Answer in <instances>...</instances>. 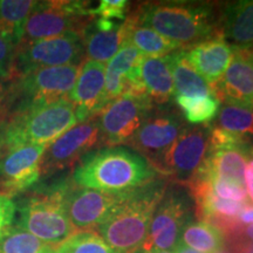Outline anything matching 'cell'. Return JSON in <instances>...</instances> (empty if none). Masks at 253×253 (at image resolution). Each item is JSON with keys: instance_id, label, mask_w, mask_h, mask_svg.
<instances>
[{"instance_id": "1", "label": "cell", "mask_w": 253, "mask_h": 253, "mask_svg": "<svg viewBox=\"0 0 253 253\" xmlns=\"http://www.w3.org/2000/svg\"><path fill=\"white\" fill-rule=\"evenodd\" d=\"M144 156L125 147L91 151L79 162L72 175L77 185L106 192H126L158 178Z\"/></svg>"}, {"instance_id": "2", "label": "cell", "mask_w": 253, "mask_h": 253, "mask_svg": "<svg viewBox=\"0 0 253 253\" xmlns=\"http://www.w3.org/2000/svg\"><path fill=\"white\" fill-rule=\"evenodd\" d=\"M138 23L189 49L219 34L218 14L210 2H145L132 12Z\"/></svg>"}, {"instance_id": "3", "label": "cell", "mask_w": 253, "mask_h": 253, "mask_svg": "<svg viewBox=\"0 0 253 253\" xmlns=\"http://www.w3.org/2000/svg\"><path fill=\"white\" fill-rule=\"evenodd\" d=\"M167 189V182L157 178L126 191L121 204L97 227L96 232L116 253L137 252L143 245L151 218Z\"/></svg>"}, {"instance_id": "4", "label": "cell", "mask_w": 253, "mask_h": 253, "mask_svg": "<svg viewBox=\"0 0 253 253\" xmlns=\"http://www.w3.org/2000/svg\"><path fill=\"white\" fill-rule=\"evenodd\" d=\"M61 184L28 196L19 210L18 226L53 248H59L77 232L63 207Z\"/></svg>"}, {"instance_id": "5", "label": "cell", "mask_w": 253, "mask_h": 253, "mask_svg": "<svg viewBox=\"0 0 253 253\" xmlns=\"http://www.w3.org/2000/svg\"><path fill=\"white\" fill-rule=\"evenodd\" d=\"M89 4L86 1L65 0L37 1L25 24L20 43L52 39L69 32L82 34L87 25L94 19L90 14Z\"/></svg>"}, {"instance_id": "6", "label": "cell", "mask_w": 253, "mask_h": 253, "mask_svg": "<svg viewBox=\"0 0 253 253\" xmlns=\"http://www.w3.org/2000/svg\"><path fill=\"white\" fill-rule=\"evenodd\" d=\"M84 55L82 34L69 32L63 36L20 43L15 48L14 80L40 68L82 65Z\"/></svg>"}, {"instance_id": "7", "label": "cell", "mask_w": 253, "mask_h": 253, "mask_svg": "<svg viewBox=\"0 0 253 253\" xmlns=\"http://www.w3.org/2000/svg\"><path fill=\"white\" fill-rule=\"evenodd\" d=\"M154 109L147 94L126 93L97 114L101 144H128Z\"/></svg>"}, {"instance_id": "8", "label": "cell", "mask_w": 253, "mask_h": 253, "mask_svg": "<svg viewBox=\"0 0 253 253\" xmlns=\"http://www.w3.org/2000/svg\"><path fill=\"white\" fill-rule=\"evenodd\" d=\"M191 217V195L181 188H168L155 210L148 235L138 251L173 250Z\"/></svg>"}, {"instance_id": "9", "label": "cell", "mask_w": 253, "mask_h": 253, "mask_svg": "<svg viewBox=\"0 0 253 253\" xmlns=\"http://www.w3.org/2000/svg\"><path fill=\"white\" fill-rule=\"evenodd\" d=\"M62 202L75 231H96L121 204L126 192L84 188L72 179L62 182Z\"/></svg>"}, {"instance_id": "10", "label": "cell", "mask_w": 253, "mask_h": 253, "mask_svg": "<svg viewBox=\"0 0 253 253\" xmlns=\"http://www.w3.org/2000/svg\"><path fill=\"white\" fill-rule=\"evenodd\" d=\"M210 125L186 126L178 138L151 164L158 173L171 177L179 184H189L209 150Z\"/></svg>"}, {"instance_id": "11", "label": "cell", "mask_w": 253, "mask_h": 253, "mask_svg": "<svg viewBox=\"0 0 253 253\" xmlns=\"http://www.w3.org/2000/svg\"><path fill=\"white\" fill-rule=\"evenodd\" d=\"M81 65L58 66L33 71L11 81L18 106L47 104L68 99L79 77Z\"/></svg>"}, {"instance_id": "12", "label": "cell", "mask_w": 253, "mask_h": 253, "mask_svg": "<svg viewBox=\"0 0 253 253\" xmlns=\"http://www.w3.org/2000/svg\"><path fill=\"white\" fill-rule=\"evenodd\" d=\"M101 144L97 116L81 122L47 145L41 158V175L49 176L80 162Z\"/></svg>"}, {"instance_id": "13", "label": "cell", "mask_w": 253, "mask_h": 253, "mask_svg": "<svg viewBox=\"0 0 253 253\" xmlns=\"http://www.w3.org/2000/svg\"><path fill=\"white\" fill-rule=\"evenodd\" d=\"M186 128L183 116L171 108L153 109L129 145L153 164Z\"/></svg>"}, {"instance_id": "14", "label": "cell", "mask_w": 253, "mask_h": 253, "mask_svg": "<svg viewBox=\"0 0 253 253\" xmlns=\"http://www.w3.org/2000/svg\"><path fill=\"white\" fill-rule=\"evenodd\" d=\"M47 145L25 144L0 158V195L12 198L40 179V163Z\"/></svg>"}, {"instance_id": "15", "label": "cell", "mask_w": 253, "mask_h": 253, "mask_svg": "<svg viewBox=\"0 0 253 253\" xmlns=\"http://www.w3.org/2000/svg\"><path fill=\"white\" fill-rule=\"evenodd\" d=\"M214 97L231 106L253 110V50L235 48L223 78L212 88Z\"/></svg>"}, {"instance_id": "16", "label": "cell", "mask_w": 253, "mask_h": 253, "mask_svg": "<svg viewBox=\"0 0 253 253\" xmlns=\"http://www.w3.org/2000/svg\"><path fill=\"white\" fill-rule=\"evenodd\" d=\"M106 65L86 60L81 65L79 77L68 95L77 109L79 123L94 118L103 109Z\"/></svg>"}, {"instance_id": "17", "label": "cell", "mask_w": 253, "mask_h": 253, "mask_svg": "<svg viewBox=\"0 0 253 253\" xmlns=\"http://www.w3.org/2000/svg\"><path fill=\"white\" fill-rule=\"evenodd\" d=\"M184 50L190 65L208 82L211 90L223 78L233 54V47L220 34Z\"/></svg>"}, {"instance_id": "18", "label": "cell", "mask_w": 253, "mask_h": 253, "mask_svg": "<svg viewBox=\"0 0 253 253\" xmlns=\"http://www.w3.org/2000/svg\"><path fill=\"white\" fill-rule=\"evenodd\" d=\"M219 34L235 48H253V0H239L221 6Z\"/></svg>"}, {"instance_id": "19", "label": "cell", "mask_w": 253, "mask_h": 253, "mask_svg": "<svg viewBox=\"0 0 253 253\" xmlns=\"http://www.w3.org/2000/svg\"><path fill=\"white\" fill-rule=\"evenodd\" d=\"M142 58L143 55L131 43L125 40L119 52L106 66L103 108L116 97L126 93L128 79L140 65Z\"/></svg>"}, {"instance_id": "20", "label": "cell", "mask_w": 253, "mask_h": 253, "mask_svg": "<svg viewBox=\"0 0 253 253\" xmlns=\"http://www.w3.org/2000/svg\"><path fill=\"white\" fill-rule=\"evenodd\" d=\"M252 154L253 145L208 150L201 168L210 177H221L244 184L245 167Z\"/></svg>"}, {"instance_id": "21", "label": "cell", "mask_w": 253, "mask_h": 253, "mask_svg": "<svg viewBox=\"0 0 253 253\" xmlns=\"http://www.w3.org/2000/svg\"><path fill=\"white\" fill-rule=\"evenodd\" d=\"M140 78L145 93L154 103H168L175 96L172 74L166 56H143L140 62Z\"/></svg>"}, {"instance_id": "22", "label": "cell", "mask_w": 253, "mask_h": 253, "mask_svg": "<svg viewBox=\"0 0 253 253\" xmlns=\"http://www.w3.org/2000/svg\"><path fill=\"white\" fill-rule=\"evenodd\" d=\"M166 60L172 74L175 95L186 97L213 95L208 82L190 65L185 56L184 49H178L166 55Z\"/></svg>"}, {"instance_id": "23", "label": "cell", "mask_w": 253, "mask_h": 253, "mask_svg": "<svg viewBox=\"0 0 253 253\" xmlns=\"http://www.w3.org/2000/svg\"><path fill=\"white\" fill-rule=\"evenodd\" d=\"M125 21L118 30L103 32L97 30L91 20L82 32L84 55L90 61L106 65L121 48L122 43L125 42Z\"/></svg>"}, {"instance_id": "24", "label": "cell", "mask_w": 253, "mask_h": 253, "mask_svg": "<svg viewBox=\"0 0 253 253\" xmlns=\"http://www.w3.org/2000/svg\"><path fill=\"white\" fill-rule=\"evenodd\" d=\"M125 26V40L131 43L143 56H166L182 49L176 43L158 34L156 31L138 23L132 13L128 14Z\"/></svg>"}, {"instance_id": "25", "label": "cell", "mask_w": 253, "mask_h": 253, "mask_svg": "<svg viewBox=\"0 0 253 253\" xmlns=\"http://www.w3.org/2000/svg\"><path fill=\"white\" fill-rule=\"evenodd\" d=\"M36 2L33 0H0V36L14 48L21 42L25 24Z\"/></svg>"}, {"instance_id": "26", "label": "cell", "mask_w": 253, "mask_h": 253, "mask_svg": "<svg viewBox=\"0 0 253 253\" xmlns=\"http://www.w3.org/2000/svg\"><path fill=\"white\" fill-rule=\"evenodd\" d=\"M179 242L203 253H213L223 249L225 238L216 227L205 221H190L181 233Z\"/></svg>"}, {"instance_id": "27", "label": "cell", "mask_w": 253, "mask_h": 253, "mask_svg": "<svg viewBox=\"0 0 253 253\" xmlns=\"http://www.w3.org/2000/svg\"><path fill=\"white\" fill-rule=\"evenodd\" d=\"M175 101L182 109L186 121L194 125H198V123L209 125V122L217 118L220 109L219 100L213 95L198 97L175 95Z\"/></svg>"}, {"instance_id": "28", "label": "cell", "mask_w": 253, "mask_h": 253, "mask_svg": "<svg viewBox=\"0 0 253 253\" xmlns=\"http://www.w3.org/2000/svg\"><path fill=\"white\" fill-rule=\"evenodd\" d=\"M55 249L18 225L0 238V253H52Z\"/></svg>"}, {"instance_id": "29", "label": "cell", "mask_w": 253, "mask_h": 253, "mask_svg": "<svg viewBox=\"0 0 253 253\" xmlns=\"http://www.w3.org/2000/svg\"><path fill=\"white\" fill-rule=\"evenodd\" d=\"M217 128L250 137L253 136V110L239 106L224 104L216 118Z\"/></svg>"}, {"instance_id": "30", "label": "cell", "mask_w": 253, "mask_h": 253, "mask_svg": "<svg viewBox=\"0 0 253 253\" xmlns=\"http://www.w3.org/2000/svg\"><path fill=\"white\" fill-rule=\"evenodd\" d=\"M60 246L67 253H116L96 231H77Z\"/></svg>"}, {"instance_id": "31", "label": "cell", "mask_w": 253, "mask_h": 253, "mask_svg": "<svg viewBox=\"0 0 253 253\" xmlns=\"http://www.w3.org/2000/svg\"><path fill=\"white\" fill-rule=\"evenodd\" d=\"M210 181L213 194L219 198L226 199V201L238 202V203L250 204L248 192H246L244 184H240V183L232 181V179L221 178V177H210Z\"/></svg>"}, {"instance_id": "32", "label": "cell", "mask_w": 253, "mask_h": 253, "mask_svg": "<svg viewBox=\"0 0 253 253\" xmlns=\"http://www.w3.org/2000/svg\"><path fill=\"white\" fill-rule=\"evenodd\" d=\"M129 1L126 0H101L97 7L90 9L93 17L126 21L128 17Z\"/></svg>"}, {"instance_id": "33", "label": "cell", "mask_w": 253, "mask_h": 253, "mask_svg": "<svg viewBox=\"0 0 253 253\" xmlns=\"http://www.w3.org/2000/svg\"><path fill=\"white\" fill-rule=\"evenodd\" d=\"M15 48L0 36V82L14 80Z\"/></svg>"}, {"instance_id": "34", "label": "cell", "mask_w": 253, "mask_h": 253, "mask_svg": "<svg viewBox=\"0 0 253 253\" xmlns=\"http://www.w3.org/2000/svg\"><path fill=\"white\" fill-rule=\"evenodd\" d=\"M15 213H17V205L12 201V198L0 195V238L12 227Z\"/></svg>"}, {"instance_id": "35", "label": "cell", "mask_w": 253, "mask_h": 253, "mask_svg": "<svg viewBox=\"0 0 253 253\" xmlns=\"http://www.w3.org/2000/svg\"><path fill=\"white\" fill-rule=\"evenodd\" d=\"M14 101V93L11 81L0 82V125L9 115L11 106Z\"/></svg>"}, {"instance_id": "36", "label": "cell", "mask_w": 253, "mask_h": 253, "mask_svg": "<svg viewBox=\"0 0 253 253\" xmlns=\"http://www.w3.org/2000/svg\"><path fill=\"white\" fill-rule=\"evenodd\" d=\"M224 246L230 253H253V242L244 235L225 239Z\"/></svg>"}, {"instance_id": "37", "label": "cell", "mask_w": 253, "mask_h": 253, "mask_svg": "<svg viewBox=\"0 0 253 253\" xmlns=\"http://www.w3.org/2000/svg\"><path fill=\"white\" fill-rule=\"evenodd\" d=\"M244 184L246 192H248L249 202H251L253 205V154L250 156L245 167L244 172Z\"/></svg>"}, {"instance_id": "38", "label": "cell", "mask_w": 253, "mask_h": 253, "mask_svg": "<svg viewBox=\"0 0 253 253\" xmlns=\"http://www.w3.org/2000/svg\"><path fill=\"white\" fill-rule=\"evenodd\" d=\"M239 220L243 225H251L253 224V205L248 204L243 209V211L239 214Z\"/></svg>"}, {"instance_id": "39", "label": "cell", "mask_w": 253, "mask_h": 253, "mask_svg": "<svg viewBox=\"0 0 253 253\" xmlns=\"http://www.w3.org/2000/svg\"><path fill=\"white\" fill-rule=\"evenodd\" d=\"M173 251H175V253H203V252L196 251V250L191 248H188V246L184 245L181 242H178V244L175 246Z\"/></svg>"}, {"instance_id": "40", "label": "cell", "mask_w": 253, "mask_h": 253, "mask_svg": "<svg viewBox=\"0 0 253 253\" xmlns=\"http://www.w3.org/2000/svg\"><path fill=\"white\" fill-rule=\"evenodd\" d=\"M244 236L246 237V238H249L250 240H252V242H253V224H251V225H246L245 226Z\"/></svg>"}, {"instance_id": "41", "label": "cell", "mask_w": 253, "mask_h": 253, "mask_svg": "<svg viewBox=\"0 0 253 253\" xmlns=\"http://www.w3.org/2000/svg\"><path fill=\"white\" fill-rule=\"evenodd\" d=\"M138 253H175L173 250H156V251H150V252H141L137 251Z\"/></svg>"}, {"instance_id": "42", "label": "cell", "mask_w": 253, "mask_h": 253, "mask_svg": "<svg viewBox=\"0 0 253 253\" xmlns=\"http://www.w3.org/2000/svg\"><path fill=\"white\" fill-rule=\"evenodd\" d=\"M53 253H67L65 251V250H63L61 246H59V248H56L54 251H53Z\"/></svg>"}, {"instance_id": "43", "label": "cell", "mask_w": 253, "mask_h": 253, "mask_svg": "<svg viewBox=\"0 0 253 253\" xmlns=\"http://www.w3.org/2000/svg\"><path fill=\"white\" fill-rule=\"evenodd\" d=\"M213 253H230L229 252V250H227L225 246H224L223 249H220V250H218V251H216V252H213Z\"/></svg>"}, {"instance_id": "44", "label": "cell", "mask_w": 253, "mask_h": 253, "mask_svg": "<svg viewBox=\"0 0 253 253\" xmlns=\"http://www.w3.org/2000/svg\"><path fill=\"white\" fill-rule=\"evenodd\" d=\"M135 253H138V252H135Z\"/></svg>"}, {"instance_id": "45", "label": "cell", "mask_w": 253, "mask_h": 253, "mask_svg": "<svg viewBox=\"0 0 253 253\" xmlns=\"http://www.w3.org/2000/svg\"><path fill=\"white\" fill-rule=\"evenodd\" d=\"M252 50H253V48H252Z\"/></svg>"}, {"instance_id": "46", "label": "cell", "mask_w": 253, "mask_h": 253, "mask_svg": "<svg viewBox=\"0 0 253 253\" xmlns=\"http://www.w3.org/2000/svg\"><path fill=\"white\" fill-rule=\"evenodd\" d=\"M52 253H53V252H52Z\"/></svg>"}]
</instances>
